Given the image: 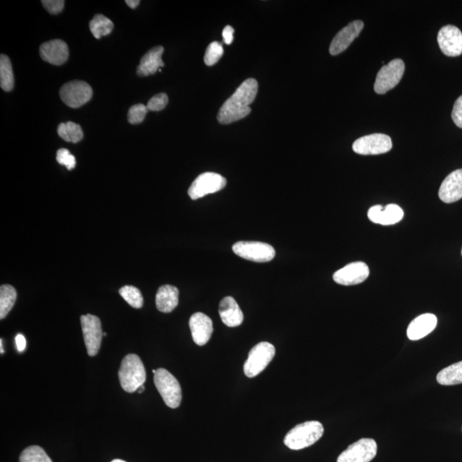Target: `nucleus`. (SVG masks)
Listing matches in <instances>:
<instances>
[{
  "mask_svg": "<svg viewBox=\"0 0 462 462\" xmlns=\"http://www.w3.org/2000/svg\"><path fill=\"white\" fill-rule=\"evenodd\" d=\"M258 89V82L255 79L244 81L220 108L218 114L220 124H230L250 115V105L255 100Z\"/></svg>",
  "mask_w": 462,
  "mask_h": 462,
  "instance_id": "nucleus-1",
  "label": "nucleus"
},
{
  "mask_svg": "<svg viewBox=\"0 0 462 462\" xmlns=\"http://www.w3.org/2000/svg\"><path fill=\"white\" fill-rule=\"evenodd\" d=\"M122 390L128 393L137 392L140 387L144 385L147 373L141 359L135 354L126 355L122 359L120 372H118Z\"/></svg>",
  "mask_w": 462,
  "mask_h": 462,
  "instance_id": "nucleus-2",
  "label": "nucleus"
},
{
  "mask_svg": "<svg viewBox=\"0 0 462 462\" xmlns=\"http://www.w3.org/2000/svg\"><path fill=\"white\" fill-rule=\"evenodd\" d=\"M323 426L319 421H307L291 429L284 437V444L293 450L303 449L314 444L322 437Z\"/></svg>",
  "mask_w": 462,
  "mask_h": 462,
  "instance_id": "nucleus-3",
  "label": "nucleus"
},
{
  "mask_svg": "<svg viewBox=\"0 0 462 462\" xmlns=\"http://www.w3.org/2000/svg\"><path fill=\"white\" fill-rule=\"evenodd\" d=\"M153 380L165 404L171 409L179 408L181 402V389L177 379L167 370L160 368L156 370Z\"/></svg>",
  "mask_w": 462,
  "mask_h": 462,
  "instance_id": "nucleus-4",
  "label": "nucleus"
},
{
  "mask_svg": "<svg viewBox=\"0 0 462 462\" xmlns=\"http://www.w3.org/2000/svg\"><path fill=\"white\" fill-rule=\"evenodd\" d=\"M275 354V347L271 343L267 342L258 343L248 354V357L243 366L245 375L248 378L258 376L270 364Z\"/></svg>",
  "mask_w": 462,
  "mask_h": 462,
  "instance_id": "nucleus-5",
  "label": "nucleus"
},
{
  "mask_svg": "<svg viewBox=\"0 0 462 462\" xmlns=\"http://www.w3.org/2000/svg\"><path fill=\"white\" fill-rule=\"evenodd\" d=\"M405 64L402 59H394L388 65L383 66L378 71L374 90L378 94H385L396 88L404 77Z\"/></svg>",
  "mask_w": 462,
  "mask_h": 462,
  "instance_id": "nucleus-6",
  "label": "nucleus"
},
{
  "mask_svg": "<svg viewBox=\"0 0 462 462\" xmlns=\"http://www.w3.org/2000/svg\"><path fill=\"white\" fill-rule=\"evenodd\" d=\"M233 252L240 258L258 263L269 262L276 251L270 244L260 242H238L233 245Z\"/></svg>",
  "mask_w": 462,
  "mask_h": 462,
  "instance_id": "nucleus-7",
  "label": "nucleus"
},
{
  "mask_svg": "<svg viewBox=\"0 0 462 462\" xmlns=\"http://www.w3.org/2000/svg\"><path fill=\"white\" fill-rule=\"evenodd\" d=\"M227 181L223 176L214 172L200 174L193 181L188 188V195L192 200H198L203 197L222 191L226 186Z\"/></svg>",
  "mask_w": 462,
  "mask_h": 462,
  "instance_id": "nucleus-8",
  "label": "nucleus"
},
{
  "mask_svg": "<svg viewBox=\"0 0 462 462\" xmlns=\"http://www.w3.org/2000/svg\"><path fill=\"white\" fill-rule=\"evenodd\" d=\"M378 445L372 438H361L347 447L338 462H370L377 456Z\"/></svg>",
  "mask_w": 462,
  "mask_h": 462,
  "instance_id": "nucleus-9",
  "label": "nucleus"
},
{
  "mask_svg": "<svg viewBox=\"0 0 462 462\" xmlns=\"http://www.w3.org/2000/svg\"><path fill=\"white\" fill-rule=\"evenodd\" d=\"M61 100L71 108H79L93 97V89L84 81H72L62 86Z\"/></svg>",
  "mask_w": 462,
  "mask_h": 462,
  "instance_id": "nucleus-10",
  "label": "nucleus"
},
{
  "mask_svg": "<svg viewBox=\"0 0 462 462\" xmlns=\"http://www.w3.org/2000/svg\"><path fill=\"white\" fill-rule=\"evenodd\" d=\"M392 148V138L384 134H373L359 138L353 144L354 152L361 155H378L390 152Z\"/></svg>",
  "mask_w": 462,
  "mask_h": 462,
  "instance_id": "nucleus-11",
  "label": "nucleus"
},
{
  "mask_svg": "<svg viewBox=\"0 0 462 462\" xmlns=\"http://www.w3.org/2000/svg\"><path fill=\"white\" fill-rule=\"evenodd\" d=\"M81 325L86 351L89 357H96L100 351L103 337L101 319L92 314L82 315Z\"/></svg>",
  "mask_w": 462,
  "mask_h": 462,
  "instance_id": "nucleus-12",
  "label": "nucleus"
},
{
  "mask_svg": "<svg viewBox=\"0 0 462 462\" xmlns=\"http://www.w3.org/2000/svg\"><path fill=\"white\" fill-rule=\"evenodd\" d=\"M437 42L446 56L458 57L462 54V33L456 26L442 27L437 34Z\"/></svg>",
  "mask_w": 462,
  "mask_h": 462,
  "instance_id": "nucleus-13",
  "label": "nucleus"
},
{
  "mask_svg": "<svg viewBox=\"0 0 462 462\" xmlns=\"http://www.w3.org/2000/svg\"><path fill=\"white\" fill-rule=\"evenodd\" d=\"M370 275L369 267L364 262H354L347 264L342 269L335 271L334 281L341 285L350 286L361 283Z\"/></svg>",
  "mask_w": 462,
  "mask_h": 462,
  "instance_id": "nucleus-14",
  "label": "nucleus"
},
{
  "mask_svg": "<svg viewBox=\"0 0 462 462\" xmlns=\"http://www.w3.org/2000/svg\"><path fill=\"white\" fill-rule=\"evenodd\" d=\"M363 27H364V23L361 21H354L343 27L331 41L330 53L335 56V55L345 51L351 45V43L359 37Z\"/></svg>",
  "mask_w": 462,
  "mask_h": 462,
  "instance_id": "nucleus-15",
  "label": "nucleus"
},
{
  "mask_svg": "<svg viewBox=\"0 0 462 462\" xmlns=\"http://www.w3.org/2000/svg\"><path fill=\"white\" fill-rule=\"evenodd\" d=\"M368 219L373 223L382 225L396 224L404 219V212L396 204H389L383 207L380 205H374L369 209Z\"/></svg>",
  "mask_w": 462,
  "mask_h": 462,
  "instance_id": "nucleus-16",
  "label": "nucleus"
},
{
  "mask_svg": "<svg viewBox=\"0 0 462 462\" xmlns=\"http://www.w3.org/2000/svg\"><path fill=\"white\" fill-rule=\"evenodd\" d=\"M189 327L193 342L197 345L203 346L210 340L213 333L212 321L203 313H195L189 319Z\"/></svg>",
  "mask_w": 462,
  "mask_h": 462,
  "instance_id": "nucleus-17",
  "label": "nucleus"
},
{
  "mask_svg": "<svg viewBox=\"0 0 462 462\" xmlns=\"http://www.w3.org/2000/svg\"><path fill=\"white\" fill-rule=\"evenodd\" d=\"M39 54L45 62L53 65H62L69 58V49L62 39H53L43 43L39 47Z\"/></svg>",
  "mask_w": 462,
  "mask_h": 462,
  "instance_id": "nucleus-18",
  "label": "nucleus"
},
{
  "mask_svg": "<svg viewBox=\"0 0 462 462\" xmlns=\"http://www.w3.org/2000/svg\"><path fill=\"white\" fill-rule=\"evenodd\" d=\"M438 195L444 203H454L462 198V169L450 173L441 184Z\"/></svg>",
  "mask_w": 462,
  "mask_h": 462,
  "instance_id": "nucleus-19",
  "label": "nucleus"
},
{
  "mask_svg": "<svg viewBox=\"0 0 462 462\" xmlns=\"http://www.w3.org/2000/svg\"><path fill=\"white\" fill-rule=\"evenodd\" d=\"M437 325V318L432 314H425L414 319L406 330L411 341H418L432 333Z\"/></svg>",
  "mask_w": 462,
  "mask_h": 462,
  "instance_id": "nucleus-20",
  "label": "nucleus"
},
{
  "mask_svg": "<svg viewBox=\"0 0 462 462\" xmlns=\"http://www.w3.org/2000/svg\"><path fill=\"white\" fill-rule=\"evenodd\" d=\"M219 315L225 326L238 327L242 325L244 315L238 302L231 296H227L220 302Z\"/></svg>",
  "mask_w": 462,
  "mask_h": 462,
  "instance_id": "nucleus-21",
  "label": "nucleus"
},
{
  "mask_svg": "<svg viewBox=\"0 0 462 462\" xmlns=\"http://www.w3.org/2000/svg\"><path fill=\"white\" fill-rule=\"evenodd\" d=\"M164 53L163 46H155L149 50L141 58L140 65L137 68V75L139 77H148L155 74L165 64L162 60V54Z\"/></svg>",
  "mask_w": 462,
  "mask_h": 462,
  "instance_id": "nucleus-22",
  "label": "nucleus"
},
{
  "mask_svg": "<svg viewBox=\"0 0 462 462\" xmlns=\"http://www.w3.org/2000/svg\"><path fill=\"white\" fill-rule=\"evenodd\" d=\"M179 290L172 285L161 286L156 295V307L162 313H171L179 305Z\"/></svg>",
  "mask_w": 462,
  "mask_h": 462,
  "instance_id": "nucleus-23",
  "label": "nucleus"
},
{
  "mask_svg": "<svg viewBox=\"0 0 462 462\" xmlns=\"http://www.w3.org/2000/svg\"><path fill=\"white\" fill-rule=\"evenodd\" d=\"M437 381L441 385H456L462 384V361L445 367L438 373Z\"/></svg>",
  "mask_w": 462,
  "mask_h": 462,
  "instance_id": "nucleus-24",
  "label": "nucleus"
},
{
  "mask_svg": "<svg viewBox=\"0 0 462 462\" xmlns=\"http://www.w3.org/2000/svg\"><path fill=\"white\" fill-rule=\"evenodd\" d=\"M17 296L15 288L9 284H5L0 288V319H5L13 309L17 301Z\"/></svg>",
  "mask_w": 462,
  "mask_h": 462,
  "instance_id": "nucleus-25",
  "label": "nucleus"
},
{
  "mask_svg": "<svg viewBox=\"0 0 462 462\" xmlns=\"http://www.w3.org/2000/svg\"><path fill=\"white\" fill-rule=\"evenodd\" d=\"M0 86L6 92L14 88V74L10 58L6 55L0 56Z\"/></svg>",
  "mask_w": 462,
  "mask_h": 462,
  "instance_id": "nucleus-26",
  "label": "nucleus"
},
{
  "mask_svg": "<svg viewBox=\"0 0 462 462\" xmlns=\"http://www.w3.org/2000/svg\"><path fill=\"white\" fill-rule=\"evenodd\" d=\"M58 134L63 140L72 143H77L84 138V131L81 126L72 122H62L59 124Z\"/></svg>",
  "mask_w": 462,
  "mask_h": 462,
  "instance_id": "nucleus-27",
  "label": "nucleus"
},
{
  "mask_svg": "<svg viewBox=\"0 0 462 462\" xmlns=\"http://www.w3.org/2000/svg\"><path fill=\"white\" fill-rule=\"evenodd\" d=\"M91 33L96 39H101L102 37L112 33L114 27L113 23L108 18L101 14L94 15L89 23Z\"/></svg>",
  "mask_w": 462,
  "mask_h": 462,
  "instance_id": "nucleus-28",
  "label": "nucleus"
},
{
  "mask_svg": "<svg viewBox=\"0 0 462 462\" xmlns=\"http://www.w3.org/2000/svg\"><path fill=\"white\" fill-rule=\"evenodd\" d=\"M19 462H53L47 456L45 450L39 446L34 445L27 447L20 456Z\"/></svg>",
  "mask_w": 462,
  "mask_h": 462,
  "instance_id": "nucleus-29",
  "label": "nucleus"
},
{
  "mask_svg": "<svg viewBox=\"0 0 462 462\" xmlns=\"http://www.w3.org/2000/svg\"><path fill=\"white\" fill-rule=\"evenodd\" d=\"M120 294L124 301L136 309L143 306V297L141 291L134 286L126 285L121 288Z\"/></svg>",
  "mask_w": 462,
  "mask_h": 462,
  "instance_id": "nucleus-30",
  "label": "nucleus"
},
{
  "mask_svg": "<svg viewBox=\"0 0 462 462\" xmlns=\"http://www.w3.org/2000/svg\"><path fill=\"white\" fill-rule=\"evenodd\" d=\"M224 55V49L220 42H212L205 51L204 61L207 66H212L219 61Z\"/></svg>",
  "mask_w": 462,
  "mask_h": 462,
  "instance_id": "nucleus-31",
  "label": "nucleus"
},
{
  "mask_svg": "<svg viewBox=\"0 0 462 462\" xmlns=\"http://www.w3.org/2000/svg\"><path fill=\"white\" fill-rule=\"evenodd\" d=\"M148 112L147 105L138 104L131 106L129 110L128 120L129 124H138L143 122Z\"/></svg>",
  "mask_w": 462,
  "mask_h": 462,
  "instance_id": "nucleus-32",
  "label": "nucleus"
},
{
  "mask_svg": "<svg viewBox=\"0 0 462 462\" xmlns=\"http://www.w3.org/2000/svg\"><path fill=\"white\" fill-rule=\"evenodd\" d=\"M57 161L58 164L64 165L69 171L73 169L76 167L77 161L72 154H71L68 149L61 148L57 152Z\"/></svg>",
  "mask_w": 462,
  "mask_h": 462,
  "instance_id": "nucleus-33",
  "label": "nucleus"
},
{
  "mask_svg": "<svg viewBox=\"0 0 462 462\" xmlns=\"http://www.w3.org/2000/svg\"><path fill=\"white\" fill-rule=\"evenodd\" d=\"M169 102L167 94L161 93L153 96L148 103V110L152 112H160L165 108Z\"/></svg>",
  "mask_w": 462,
  "mask_h": 462,
  "instance_id": "nucleus-34",
  "label": "nucleus"
},
{
  "mask_svg": "<svg viewBox=\"0 0 462 462\" xmlns=\"http://www.w3.org/2000/svg\"><path fill=\"white\" fill-rule=\"evenodd\" d=\"M41 3L46 11L53 15L60 13L65 7L64 0H43Z\"/></svg>",
  "mask_w": 462,
  "mask_h": 462,
  "instance_id": "nucleus-35",
  "label": "nucleus"
},
{
  "mask_svg": "<svg viewBox=\"0 0 462 462\" xmlns=\"http://www.w3.org/2000/svg\"><path fill=\"white\" fill-rule=\"evenodd\" d=\"M452 120L457 127L462 129V96L457 98L454 105Z\"/></svg>",
  "mask_w": 462,
  "mask_h": 462,
  "instance_id": "nucleus-36",
  "label": "nucleus"
},
{
  "mask_svg": "<svg viewBox=\"0 0 462 462\" xmlns=\"http://www.w3.org/2000/svg\"><path fill=\"white\" fill-rule=\"evenodd\" d=\"M233 34H234V29L230 25H228L224 27L223 30V38H224V42L226 45H231V43L233 42V39H234V37H233Z\"/></svg>",
  "mask_w": 462,
  "mask_h": 462,
  "instance_id": "nucleus-37",
  "label": "nucleus"
},
{
  "mask_svg": "<svg viewBox=\"0 0 462 462\" xmlns=\"http://www.w3.org/2000/svg\"><path fill=\"white\" fill-rule=\"evenodd\" d=\"M15 345H17V349L18 352L21 353L26 349V339L22 334H18L15 337Z\"/></svg>",
  "mask_w": 462,
  "mask_h": 462,
  "instance_id": "nucleus-38",
  "label": "nucleus"
},
{
  "mask_svg": "<svg viewBox=\"0 0 462 462\" xmlns=\"http://www.w3.org/2000/svg\"><path fill=\"white\" fill-rule=\"evenodd\" d=\"M126 4H127V6L131 9H136V8L139 6L140 1L139 0H126Z\"/></svg>",
  "mask_w": 462,
  "mask_h": 462,
  "instance_id": "nucleus-39",
  "label": "nucleus"
},
{
  "mask_svg": "<svg viewBox=\"0 0 462 462\" xmlns=\"http://www.w3.org/2000/svg\"><path fill=\"white\" fill-rule=\"evenodd\" d=\"M0 352H1V354H4V352H5V351H4V349H3V340H2V339H1V340H0Z\"/></svg>",
  "mask_w": 462,
  "mask_h": 462,
  "instance_id": "nucleus-40",
  "label": "nucleus"
},
{
  "mask_svg": "<svg viewBox=\"0 0 462 462\" xmlns=\"http://www.w3.org/2000/svg\"><path fill=\"white\" fill-rule=\"evenodd\" d=\"M144 390H145V387L144 385H142L141 387H140L139 390H137V392L141 394L142 392H144Z\"/></svg>",
  "mask_w": 462,
  "mask_h": 462,
  "instance_id": "nucleus-41",
  "label": "nucleus"
},
{
  "mask_svg": "<svg viewBox=\"0 0 462 462\" xmlns=\"http://www.w3.org/2000/svg\"><path fill=\"white\" fill-rule=\"evenodd\" d=\"M112 462H126V461L120 459H116V460H113Z\"/></svg>",
  "mask_w": 462,
  "mask_h": 462,
  "instance_id": "nucleus-42",
  "label": "nucleus"
},
{
  "mask_svg": "<svg viewBox=\"0 0 462 462\" xmlns=\"http://www.w3.org/2000/svg\"><path fill=\"white\" fill-rule=\"evenodd\" d=\"M461 255H462V250H461Z\"/></svg>",
  "mask_w": 462,
  "mask_h": 462,
  "instance_id": "nucleus-43",
  "label": "nucleus"
}]
</instances>
